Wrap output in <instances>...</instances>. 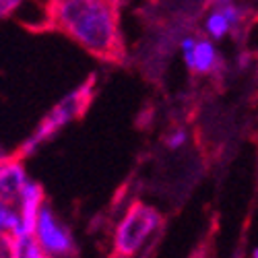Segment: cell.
<instances>
[{"label":"cell","instance_id":"1","mask_svg":"<svg viewBox=\"0 0 258 258\" xmlns=\"http://www.w3.org/2000/svg\"><path fill=\"white\" fill-rule=\"evenodd\" d=\"M50 19L87 52L99 58L120 56L118 5L112 0H52Z\"/></svg>","mask_w":258,"mask_h":258},{"label":"cell","instance_id":"2","mask_svg":"<svg viewBox=\"0 0 258 258\" xmlns=\"http://www.w3.org/2000/svg\"><path fill=\"white\" fill-rule=\"evenodd\" d=\"M93 87H95V81L93 77L87 79L83 85H79L77 89H73L71 93L64 95L52 110L46 114V118L37 124V128L29 135V139L21 145L19 149V157H29L33 155L39 145H44L46 141H50L56 133H60L64 126H69L73 120H77L87 105L91 103V95H93Z\"/></svg>","mask_w":258,"mask_h":258},{"label":"cell","instance_id":"3","mask_svg":"<svg viewBox=\"0 0 258 258\" xmlns=\"http://www.w3.org/2000/svg\"><path fill=\"white\" fill-rule=\"evenodd\" d=\"M161 227V215L155 207L145 203L131 205L114 231V254L116 256H137L155 238Z\"/></svg>","mask_w":258,"mask_h":258},{"label":"cell","instance_id":"4","mask_svg":"<svg viewBox=\"0 0 258 258\" xmlns=\"http://www.w3.org/2000/svg\"><path fill=\"white\" fill-rule=\"evenodd\" d=\"M35 238L41 246V250L46 252V258H60V256H71L77 252L75 235L73 231L60 221L58 215L44 205L39 211L37 225H35Z\"/></svg>","mask_w":258,"mask_h":258},{"label":"cell","instance_id":"5","mask_svg":"<svg viewBox=\"0 0 258 258\" xmlns=\"http://www.w3.org/2000/svg\"><path fill=\"white\" fill-rule=\"evenodd\" d=\"M180 54L186 69L197 75H209L219 67V54L211 37H184L180 41Z\"/></svg>","mask_w":258,"mask_h":258},{"label":"cell","instance_id":"6","mask_svg":"<svg viewBox=\"0 0 258 258\" xmlns=\"http://www.w3.org/2000/svg\"><path fill=\"white\" fill-rule=\"evenodd\" d=\"M46 205L44 201V188L35 180H27V184L21 190V199H19V213H21V233L19 235H31L35 233L37 217L41 207ZM17 238V235H15Z\"/></svg>","mask_w":258,"mask_h":258},{"label":"cell","instance_id":"7","mask_svg":"<svg viewBox=\"0 0 258 258\" xmlns=\"http://www.w3.org/2000/svg\"><path fill=\"white\" fill-rule=\"evenodd\" d=\"M242 21V9L229 0H223L215 7L205 19V33L211 39H223L231 29H235Z\"/></svg>","mask_w":258,"mask_h":258},{"label":"cell","instance_id":"8","mask_svg":"<svg viewBox=\"0 0 258 258\" xmlns=\"http://www.w3.org/2000/svg\"><path fill=\"white\" fill-rule=\"evenodd\" d=\"M0 233H9L13 238L21 233L19 203H11V201L0 199Z\"/></svg>","mask_w":258,"mask_h":258},{"label":"cell","instance_id":"9","mask_svg":"<svg viewBox=\"0 0 258 258\" xmlns=\"http://www.w3.org/2000/svg\"><path fill=\"white\" fill-rule=\"evenodd\" d=\"M13 258H46L35 233L31 235H17L13 238Z\"/></svg>","mask_w":258,"mask_h":258},{"label":"cell","instance_id":"10","mask_svg":"<svg viewBox=\"0 0 258 258\" xmlns=\"http://www.w3.org/2000/svg\"><path fill=\"white\" fill-rule=\"evenodd\" d=\"M25 0H0V19H9L13 17L21 7H23Z\"/></svg>","mask_w":258,"mask_h":258},{"label":"cell","instance_id":"11","mask_svg":"<svg viewBox=\"0 0 258 258\" xmlns=\"http://www.w3.org/2000/svg\"><path fill=\"white\" fill-rule=\"evenodd\" d=\"M188 141V133L182 131V128H178V131H174L169 137H167V147L171 149V151H178V149H182Z\"/></svg>","mask_w":258,"mask_h":258},{"label":"cell","instance_id":"12","mask_svg":"<svg viewBox=\"0 0 258 258\" xmlns=\"http://www.w3.org/2000/svg\"><path fill=\"white\" fill-rule=\"evenodd\" d=\"M0 258H13V235L0 233Z\"/></svg>","mask_w":258,"mask_h":258},{"label":"cell","instance_id":"13","mask_svg":"<svg viewBox=\"0 0 258 258\" xmlns=\"http://www.w3.org/2000/svg\"><path fill=\"white\" fill-rule=\"evenodd\" d=\"M13 157H15V155H13V153H9L7 149H5L3 145H0V167H3V165H5L7 161H11Z\"/></svg>","mask_w":258,"mask_h":258},{"label":"cell","instance_id":"14","mask_svg":"<svg viewBox=\"0 0 258 258\" xmlns=\"http://www.w3.org/2000/svg\"><path fill=\"white\" fill-rule=\"evenodd\" d=\"M252 258H258V248H254V250H252Z\"/></svg>","mask_w":258,"mask_h":258},{"label":"cell","instance_id":"15","mask_svg":"<svg viewBox=\"0 0 258 258\" xmlns=\"http://www.w3.org/2000/svg\"><path fill=\"white\" fill-rule=\"evenodd\" d=\"M112 3H116V5H118V3H120V0H112Z\"/></svg>","mask_w":258,"mask_h":258}]
</instances>
